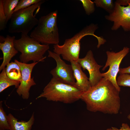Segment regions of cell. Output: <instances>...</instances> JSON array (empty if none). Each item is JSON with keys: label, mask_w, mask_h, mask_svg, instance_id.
<instances>
[{"label": "cell", "mask_w": 130, "mask_h": 130, "mask_svg": "<svg viewBox=\"0 0 130 130\" xmlns=\"http://www.w3.org/2000/svg\"><path fill=\"white\" fill-rule=\"evenodd\" d=\"M14 45L21 53L20 62L25 63L31 61L34 62L44 61L46 57L44 55L49 48V45L41 44L30 36L22 34L20 38L14 40Z\"/></svg>", "instance_id": "cell-5"}, {"label": "cell", "mask_w": 130, "mask_h": 130, "mask_svg": "<svg viewBox=\"0 0 130 130\" xmlns=\"http://www.w3.org/2000/svg\"><path fill=\"white\" fill-rule=\"evenodd\" d=\"M19 0H2L4 11L8 21L10 20Z\"/></svg>", "instance_id": "cell-17"}, {"label": "cell", "mask_w": 130, "mask_h": 130, "mask_svg": "<svg viewBox=\"0 0 130 130\" xmlns=\"http://www.w3.org/2000/svg\"><path fill=\"white\" fill-rule=\"evenodd\" d=\"M20 83V81L11 79L7 77L5 67L2 70L0 74V93L12 86H14L15 88L17 89Z\"/></svg>", "instance_id": "cell-16"}, {"label": "cell", "mask_w": 130, "mask_h": 130, "mask_svg": "<svg viewBox=\"0 0 130 130\" xmlns=\"http://www.w3.org/2000/svg\"><path fill=\"white\" fill-rule=\"evenodd\" d=\"M117 82L119 86L130 87V75L127 73L120 74Z\"/></svg>", "instance_id": "cell-22"}, {"label": "cell", "mask_w": 130, "mask_h": 130, "mask_svg": "<svg viewBox=\"0 0 130 130\" xmlns=\"http://www.w3.org/2000/svg\"><path fill=\"white\" fill-rule=\"evenodd\" d=\"M82 92L75 86L52 78L36 98H45L49 101L68 104L81 99Z\"/></svg>", "instance_id": "cell-3"}, {"label": "cell", "mask_w": 130, "mask_h": 130, "mask_svg": "<svg viewBox=\"0 0 130 130\" xmlns=\"http://www.w3.org/2000/svg\"><path fill=\"white\" fill-rule=\"evenodd\" d=\"M128 118L130 120V113L127 116Z\"/></svg>", "instance_id": "cell-27"}, {"label": "cell", "mask_w": 130, "mask_h": 130, "mask_svg": "<svg viewBox=\"0 0 130 130\" xmlns=\"http://www.w3.org/2000/svg\"><path fill=\"white\" fill-rule=\"evenodd\" d=\"M8 21L4 12L2 0H0V31L4 30L6 28Z\"/></svg>", "instance_id": "cell-23"}, {"label": "cell", "mask_w": 130, "mask_h": 130, "mask_svg": "<svg viewBox=\"0 0 130 130\" xmlns=\"http://www.w3.org/2000/svg\"><path fill=\"white\" fill-rule=\"evenodd\" d=\"M119 92L110 81L103 77L97 84L82 92L80 99L90 111L116 114L120 107Z\"/></svg>", "instance_id": "cell-1"}, {"label": "cell", "mask_w": 130, "mask_h": 130, "mask_svg": "<svg viewBox=\"0 0 130 130\" xmlns=\"http://www.w3.org/2000/svg\"><path fill=\"white\" fill-rule=\"evenodd\" d=\"M7 118L9 130H31L35 120L34 112L27 121H18L11 113L7 115Z\"/></svg>", "instance_id": "cell-14"}, {"label": "cell", "mask_w": 130, "mask_h": 130, "mask_svg": "<svg viewBox=\"0 0 130 130\" xmlns=\"http://www.w3.org/2000/svg\"><path fill=\"white\" fill-rule=\"evenodd\" d=\"M113 130H130V127L126 123H123L122 124L121 127L120 129L114 127H111Z\"/></svg>", "instance_id": "cell-24"}, {"label": "cell", "mask_w": 130, "mask_h": 130, "mask_svg": "<svg viewBox=\"0 0 130 130\" xmlns=\"http://www.w3.org/2000/svg\"><path fill=\"white\" fill-rule=\"evenodd\" d=\"M2 101L0 102V130H9L7 115L2 106Z\"/></svg>", "instance_id": "cell-19"}, {"label": "cell", "mask_w": 130, "mask_h": 130, "mask_svg": "<svg viewBox=\"0 0 130 130\" xmlns=\"http://www.w3.org/2000/svg\"><path fill=\"white\" fill-rule=\"evenodd\" d=\"M15 39V36L7 35L4 41L0 43V49L2 52L3 56V62L0 66V71L5 68L12 58L18 52L14 46Z\"/></svg>", "instance_id": "cell-12"}, {"label": "cell", "mask_w": 130, "mask_h": 130, "mask_svg": "<svg viewBox=\"0 0 130 130\" xmlns=\"http://www.w3.org/2000/svg\"><path fill=\"white\" fill-rule=\"evenodd\" d=\"M118 73L120 74L130 73V66L125 68H120Z\"/></svg>", "instance_id": "cell-25"}, {"label": "cell", "mask_w": 130, "mask_h": 130, "mask_svg": "<svg viewBox=\"0 0 130 130\" xmlns=\"http://www.w3.org/2000/svg\"><path fill=\"white\" fill-rule=\"evenodd\" d=\"M94 2L97 7L103 9L109 14L113 11L115 3L112 0H95Z\"/></svg>", "instance_id": "cell-18"}, {"label": "cell", "mask_w": 130, "mask_h": 130, "mask_svg": "<svg viewBox=\"0 0 130 130\" xmlns=\"http://www.w3.org/2000/svg\"><path fill=\"white\" fill-rule=\"evenodd\" d=\"M45 1L41 0L27 8L14 12L10 20L8 31L10 33H21L28 35L33 28L37 25L39 20L33 15L37 8Z\"/></svg>", "instance_id": "cell-6"}, {"label": "cell", "mask_w": 130, "mask_h": 130, "mask_svg": "<svg viewBox=\"0 0 130 130\" xmlns=\"http://www.w3.org/2000/svg\"><path fill=\"white\" fill-rule=\"evenodd\" d=\"M58 13L56 10L41 17L30 36L44 44H58L59 38L57 24Z\"/></svg>", "instance_id": "cell-4"}, {"label": "cell", "mask_w": 130, "mask_h": 130, "mask_svg": "<svg viewBox=\"0 0 130 130\" xmlns=\"http://www.w3.org/2000/svg\"><path fill=\"white\" fill-rule=\"evenodd\" d=\"M48 52V57L54 59L56 63V67L50 72L52 78L75 86L76 80L71 65L66 64L61 58L60 55L50 50Z\"/></svg>", "instance_id": "cell-8"}, {"label": "cell", "mask_w": 130, "mask_h": 130, "mask_svg": "<svg viewBox=\"0 0 130 130\" xmlns=\"http://www.w3.org/2000/svg\"><path fill=\"white\" fill-rule=\"evenodd\" d=\"M82 4L86 14L89 15L95 11V3L90 0H80Z\"/></svg>", "instance_id": "cell-21"}, {"label": "cell", "mask_w": 130, "mask_h": 130, "mask_svg": "<svg viewBox=\"0 0 130 130\" xmlns=\"http://www.w3.org/2000/svg\"><path fill=\"white\" fill-rule=\"evenodd\" d=\"M106 130H113L111 128L107 129Z\"/></svg>", "instance_id": "cell-28"}, {"label": "cell", "mask_w": 130, "mask_h": 130, "mask_svg": "<svg viewBox=\"0 0 130 130\" xmlns=\"http://www.w3.org/2000/svg\"><path fill=\"white\" fill-rule=\"evenodd\" d=\"M130 50L129 48L124 47L122 50L117 52L109 51L106 52L107 59L102 71H104L108 66L109 68L106 72L102 73V76L110 81L120 91L121 88L117 84L116 77L119 71V66L122 61L129 53Z\"/></svg>", "instance_id": "cell-7"}, {"label": "cell", "mask_w": 130, "mask_h": 130, "mask_svg": "<svg viewBox=\"0 0 130 130\" xmlns=\"http://www.w3.org/2000/svg\"><path fill=\"white\" fill-rule=\"evenodd\" d=\"M78 62L83 70H86L88 72L89 80L91 86L97 84L103 78L99 70L103 66L97 64L91 50L87 52L84 58H79Z\"/></svg>", "instance_id": "cell-11"}, {"label": "cell", "mask_w": 130, "mask_h": 130, "mask_svg": "<svg viewBox=\"0 0 130 130\" xmlns=\"http://www.w3.org/2000/svg\"><path fill=\"white\" fill-rule=\"evenodd\" d=\"M121 6L128 5L130 3V0H117L115 1Z\"/></svg>", "instance_id": "cell-26"}, {"label": "cell", "mask_w": 130, "mask_h": 130, "mask_svg": "<svg viewBox=\"0 0 130 130\" xmlns=\"http://www.w3.org/2000/svg\"><path fill=\"white\" fill-rule=\"evenodd\" d=\"M14 62L20 66L21 74V79L17 89V93L23 99H27L29 96V92L31 87L36 84L33 78H31V75L34 66L39 62L27 64L21 62L16 59L14 60Z\"/></svg>", "instance_id": "cell-10"}, {"label": "cell", "mask_w": 130, "mask_h": 130, "mask_svg": "<svg viewBox=\"0 0 130 130\" xmlns=\"http://www.w3.org/2000/svg\"><path fill=\"white\" fill-rule=\"evenodd\" d=\"M114 3L113 12L105 16L106 20L113 22L111 30L116 31L121 27L125 31H130V4L125 7Z\"/></svg>", "instance_id": "cell-9"}, {"label": "cell", "mask_w": 130, "mask_h": 130, "mask_svg": "<svg viewBox=\"0 0 130 130\" xmlns=\"http://www.w3.org/2000/svg\"><path fill=\"white\" fill-rule=\"evenodd\" d=\"M70 62L76 80L75 86L82 92L87 91L91 86L89 78L82 71L78 61H72Z\"/></svg>", "instance_id": "cell-13"}, {"label": "cell", "mask_w": 130, "mask_h": 130, "mask_svg": "<svg viewBox=\"0 0 130 130\" xmlns=\"http://www.w3.org/2000/svg\"><path fill=\"white\" fill-rule=\"evenodd\" d=\"M6 67L7 77L10 79L20 81L21 78L20 67L15 62H11L8 64Z\"/></svg>", "instance_id": "cell-15"}, {"label": "cell", "mask_w": 130, "mask_h": 130, "mask_svg": "<svg viewBox=\"0 0 130 130\" xmlns=\"http://www.w3.org/2000/svg\"><path fill=\"white\" fill-rule=\"evenodd\" d=\"M98 28L97 24H91L84 28L72 37L66 39L61 45L58 44L54 45L53 52L61 55L63 58L67 61H78L80 49V40L84 37L91 35L97 39L98 43H102L104 38L95 35L94 32Z\"/></svg>", "instance_id": "cell-2"}, {"label": "cell", "mask_w": 130, "mask_h": 130, "mask_svg": "<svg viewBox=\"0 0 130 130\" xmlns=\"http://www.w3.org/2000/svg\"><path fill=\"white\" fill-rule=\"evenodd\" d=\"M41 0H19L15 8L14 12L18 10L24 9L40 2Z\"/></svg>", "instance_id": "cell-20"}, {"label": "cell", "mask_w": 130, "mask_h": 130, "mask_svg": "<svg viewBox=\"0 0 130 130\" xmlns=\"http://www.w3.org/2000/svg\"></svg>", "instance_id": "cell-29"}]
</instances>
